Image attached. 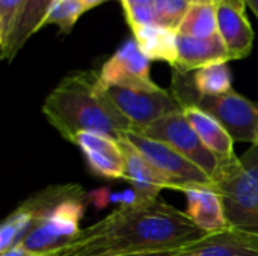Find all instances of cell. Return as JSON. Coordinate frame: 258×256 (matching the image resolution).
Wrapping results in <instances>:
<instances>
[{"instance_id": "cell-1", "label": "cell", "mask_w": 258, "mask_h": 256, "mask_svg": "<svg viewBox=\"0 0 258 256\" xmlns=\"http://www.w3.org/2000/svg\"><path fill=\"white\" fill-rule=\"evenodd\" d=\"M207 234L186 214L162 199L116 208L82 229L60 256H116L181 249Z\"/></svg>"}, {"instance_id": "cell-2", "label": "cell", "mask_w": 258, "mask_h": 256, "mask_svg": "<svg viewBox=\"0 0 258 256\" xmlns=\"http://www.w3.org/2000/svg\"><path fill=\"white\" fill-rule=\"evenodd\" d=\"M42 113L48 124L71 143L83 131L119 139L133 130L104 94L95 71H74L65 75L45 98Z\"/></svg>"}, {"instance_id": "cell-3", "label": "cell", "mask_w": 258, "mask_h": 256, "mask_svg": "<svg viewBox=\"0 0 258 256\" xmlns=\"http://www.w3.org/2000/svg\"><path fill=\"white\" fill-rule=\"evenodd\" d=\"M213 190L222 196L228 226L258 237V145L219 163Z\"/></svg>"}, {"instance_id": "cell-4", "label": "cell", "mask_w": 258, "mask_h": 256, "mask_svg": "<svg viewBox=\"0 0 258 256\" xmlns=\"http://www.w3.org/2000/svg\"><path fill=\"white\" fill-rule=\"evenodd\" d=\"M172 95L183 107L197 106L215 116L230 133L234 142L258 143V104L243 95L230 91L224 95H200L192 83V77L174 69Z\"/></svg>"}, {"instance_id": "cell-5", "label": "cell", "mask_w": 258, "mask_h": 256, "mask_svg": "<svg viewBox=\"0 0 258 256\" xmlns=\"http://www.w3.org/2000/svg\"><path fill=\"white\" fill-rule=\"evenodd\" d=\"M88 204V192L79 186L73 193L53 205L21 243L36 255L60 252L80 235V222Z\"/></svg>"}, {"instance_id": "cell-6", "label": "cell", "mask_w": 258, "mask_h": 256, "mask_svg": "<svg viewBox=\"0 0 258 256\" xmlns=\"http://www.w3.org/2000/svg\"><path fill=\"white\" fill-rule=\"evenodd\" d=\"M121 137L132 143L168 180L171 190L184 192L192 187L213 189V180L172 146L135 130L127 131Z\"/></svg>"}, {"instance_id": "cell-7", "label": "cell", "mask_w": 258, "mask_h": 256, "mask_svg": "<svg viewBox=\"0 0 258 256\" xmlns=\"http://www.w3.org/2000/svg\"><path fill=\"white\" fill-rule=\"evenodd\" d=\"M103 91L135 131H144L157 119L181 110L172 92L160 86L151 89L106 86Z\"/></svg>"}, {"instance_id": "cell-8", "label": "cell", "mask_w": 258, "mask_h": 256, "mask_svg": "<svg viewBox=\"0 0 258 256\" xmlns=\"http://www.w3.org/2000/svg\"><path fill=\"white\" fill-rule=\"evenodd\" d=\"M139 133L172 146L213 180L221 161L201 142L195 130L184 118L183 110L169 113L157 119L148 128Z\"/></svg>"}, {"instance_id": "cell-9", "label": "cell", "mask_w": 258, "mask_h": 256, "mask_svg": "<svg viewBox=\"0 0 258 256\" xmlns=\"http://www.w3.org/2000/svg\"><path fill=\"white\" fill-rule=\"evenodd\" d=\"M150 59L142 53L135 38L127 39L101 66L100 84L151 89L159 84L150 75Z\"/></svg>"}, {"instance_id": "cell-10", "label": "cell", "mask_w": 258, "mask_h": 256, "mask_svg": "<svg viewBox=\"0 0 258 256\" xmlns=\"http://www.w3.org/2000/svg\"><path fill=\"white\" fill-rule=\"evenodd\" d=\"M85 155L89 170L106 180H124L125 155L119 140L95 131H83L73 142Z\"/></svg>"}, {"instance_id": "cell-11", "label": "cell", "mask_w": 258, "mask_h": 256, "mask_svg": "<svg viewBox=\"0 0 258 256\" xmlns=\"http://www.w3.org/2000/svg\"><path fill=\"white\" fill-rule=\"evenodd\" d=\"M243 0H224L216 5L218 33L221 35L231 60L245 59L254 45V32L245 14Z\"/></svg>"}, {"instance_id": "cell-12", "label": "cell", "mask_w": 258, "mask_h": 256, "mask_svg": "<svg viewBox=\"0 0 258 256\" xmlns=\"http://www.w3.org/2000/svg\"><path fill=\"white\" fill-rule=\"evenodd\" d=\"M171 256H258V237L227 228L175 250Z\"/></svg>"}, {"instance_id": "cell-13", "label": "cell", "mask_w": 258, "mask_h": 256, "mask_svg": "<svg viewBox=\"0 0 258 256\" xmlns=\"http://www.w3.org/2000/svg\"><path fill=\"white\" fill-rule=\"evenodd\" d=\"M230 60V53L219 33L207 38L177 36V63L174 69L181 74H189L213 63H228Z\"/></svg>"}, {"instance_id": "cell-14", "label": "cell", "mask_w": 258, "mask_h": 256, "mask_svg": "<svg viewBox=\"0 0 258 256\" xmlns=\"http://www.w3.org/2000/svg\"><path fill=\"white\" fill-rule=\"evenodd\" d=\"M56 0H21L12 30L3 47H0V57L12 60L24 47L32 35L42 29V24Z\"/></svg>"}, {"instance_id": "cell-15", "label": "cell", "mask_w": 258, "mask_h": 256, "mask_svg": "<svg viewBox=\"0 0 258 256\" xmlns=\"http://www.w3.org/2000/svg\"><path fill=\"white\" fill-rule=\"evenodd\" d=\"M187 199L186 214L206 234L224 231L228 226L222 196L209 187H192L183 192Z\"/></svg>"}, {"instance_id": "cell-16", "label": "cell", "mask_w": 258, "mask_h": 256, "mask_svg": "<svg viewBox=\"0 0 258 256\" xmlns=\"http://www.w3.org/2000/svg\"><path fill=\"white\" fill-rule=\"evenodd\" d=\"M125 155V175L124 180L132 183L133 189L144 201L159 198L163 189H171L168 180L125 139H118Z\"/></svg>"}, {"instance_id": "cell-17", "label": "cell", "mask_w": 258, "mask_h": 256, "mask_svg": "<svg viewBox=\"0 0 258 256\" xmlns=\"http://www.w3.org/2000/svg\"><path fill=\"white\" fill-rule=\"evenodd\" d=\"M181 110L190 127L201 139V142L207 146L209 151H212L218 157L219 161H225L236 157L233 137L215 116L197 106H186Z\"/></svg>"}, {"instance_id": "cell-18", "label": "cell", "mask_w": 258, "mask_h": 256, "mask_svg": "<svg viewBox=\"0 0 258 256\" xmlns=\"http://www.w3.org/2000/svg\"><path fill=\"white\" fill-rule=\"evenodd\" d=\"M133 38L139 48L150 60H162L172 68L177 63V36L175 30L162 27L159 24L132 27Z\"/></svg>"}, {"instance_id": "cell-19", "label": "cell", "mask_w": 258, "mask_h": 256, "mask_svg": "<svg viewBox=\"0 0 258 256\" xmlns=\"http://www.w3.org/2000/svg\"><path fill=\"white\" fill-rule=\"evenodd\" d=\"M177 33L192 38H207L218 33L216 5L203 2L192 3Z\"/></svg>"}, {"instance_id": "cell-20", "label": "cell", "mask_w": 258, "mask_h": 256, "mask_svg": "<svg viewBox=\"0 0 258 256\" xmlns=\"http://www.w3.org/2000/svg\"><path fill=\"white\" fill-rule=\"evenodd\" d=\"M35 225L36 216L33 210L26 202L20 204L0 226V253L21 243Z\"/></svg>"}, {"instance_id": "cell-21", "label": "cell", "mask_w": 258, "mask_h": 256, "mask_svg": "<svg viewBox=\"0 0 258 256\" xmlns=\"http://www.w3.org/2000/svg\"><path fill=\"white\" fill-rule=\"evenodd\" d=\"M192 83L200 95H224L233 91V75L228 63H213L200 68L192 75Z\"/></svg>"}, {"instance_id": "cell-22", "label": "cell", "mask_w": 258, "mask_h": 256, "mask_svg": "<svg viewBox=\"0 0 258 256\" xmlns=\"http://www.w3.org/2000/svg\"><path fill=\"white\" fill-rule=\"evenodd\" d=\"M89 9L91 8L82 0H56L42 27L47 24H54L60 29L62 33H70L77 20Z\"/></svg>"}, {"instance_id": "cell-23", "label": "cell", "mask_w": 258, "mask_h": 256, "mask_svg": "<svg viewBox=\"0 0 258 256\" xmlns=\"http://www.w3.org/2000/svg\"><path fill=\"white\" fill-rule=\"evenodd\" d=\"M192 3V0H154L153 9L156 23L177 32Z\"/></svg>"}, {"instance_id": "cell-24", "label": "cell", "mask_w": 258, "mask_h": 256, "mask_svg": "<svg viewBox=\"0 0 258 256\" xmlns=\"http://www.w3.org/2000/svg\"><path fill=\"white\" fill-rule=\"evenodd\" d=\"M21 0H0V47H3L12 30Z\"/></svg>"}, {"instance_id": "cell-25", "label": "cell", "mask_w": 258, "mask_h": 256, "mask_svg": "<svg viewBox=\"0 0 258 256\" xmlns=\"http://www.w3.org/2000/svg\"><path fill=\"white\" fill-rule=\"evenodd\" d=\"M0 256H38L36 253L30 252L29 249H26V246L23 243H18L15 246H12L11 249H8L6 252H2Z\"/></svg>"}, {"instance_id": "cell-26", "label": "cell", "mask_w": 258, "mask_h": 256, "mask_svg": "<svg viewBox=\"0 0 258 256\" xmlns=\"http://www.w3.org/2000/svg\"><path fill=\"white\" fill-rule=\"evenodd\" d=\"M122 8L127 6H138V5H144V6H153L154 0H119Z\"/></svg>"}, {"instance_id": "cell-27", "label": "cell", "mask_w": 258, "mask_h": 256, "mask_svg": "<svg viewBox=\"0 0 258 256\" xmlns=\"http://www.w3.org/2000/svg\"><path fill=\"white\" fill-rule=\"evenodd\" d=\"M178 250V249H177ZM175 250H166V252H148V253H133V255H116V256H171Z\"/></svg>"}, {"instance_id": "cell-28", "label": "cell", "mask_w": 258, "mask_h": 256, "mask_svg": "<svg viewBox=\"0 0 258 256\" xmlns=\"http://www.w3.org/2000/svg\"><path fill=\"white\" fill-rule=\"evenodd\" d=\"M243 2H245L246 6H249L254 11V14L257 15L258 18V0H243Z\"/></svg>"}, {"instance_id": "cell-29", "label": "cell", "mask_w": 258, "mask_h": 256, "mask_svg": "<svg viewBox=\"0 0 258 256\" xmlns=\"http://www.w3.org/2000/svg\"><path fill=\"white\" fill-rule=\"evenodd\" d=\"M83 3H86L91 9L92 8H95V6H98V5H101V3H104V2H109V0H82Z\"/></svg>"}, {"instance_id": "cell-30", "label": "cell", "mask_w": 258, "mask_h": 256, "mask_svg": "<svg viewBox=\"0 0 258 256\" xmlns=\"http://www.w3.org/2000/svg\"><path fill=\"white\" fill-rule=\"evenodd\" d=\"M194 3H197V2H203V3H215V5H218V3H221V2H224V0H192Z\"/></svg>"}, {"instance_id": "cell-31", "label": "cell", "mask_w": 258, "mask_h": 256, "mask_svg": "<svg viewBox=\"0 0 258 256\" xmlns=\"http://www.w3.org/2000/svg\"><path fill=\"white\" fill-rule=\"evenodd\" d=\"M38 256H60V253L59 252H48V253H42V255Z\"/></svg>"}]
</instances>
